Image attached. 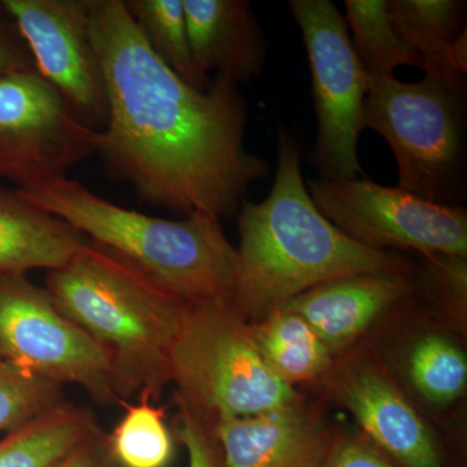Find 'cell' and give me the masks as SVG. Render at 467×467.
<instances>
[{
    "instance_id": "cell-9",
    "label": "cell",
    "mask_w": 467,
    "mask_h": 467,
    "mask_svg": "<svg viewBox=\"0 0 467 467\" xmlns=\"http://www.w3.org/2000/svg\"><path fill=\"white\" fill-rule=\"evenodd\" d=\"M316 207L340 232L367 247L420 256H467V211L438 204L367 177L309 180Z\"/></svg>"
},
{
    "instance_id": "cell-22",
    "label": "cell",
    "mask_w": 467,
    "mask_h": 467,
    "mask_svg": "<svg viewBox=\"0 0 467 467\" xmlns=\"http://www.w3.org/2000/svg\"><path fill=\"white\" fill-rule=\"evenodd\" d=\"M409 379L425 400L447 407L462 398L467 384V358L447 335L418 337L408 353Z\"/></svg>"
},
{
    "instance_id": "cell-21",
    "label": "cell",
    "mask_w": 467,
    "mask_h": 467,
    "mask_svg": "<svg viewBox=\"0 0 467 467\" xmlns=\"http://www.w3.org/2000/svg\"><path fill=\"white\" fill-rule=\"evenodd\" d=\"M125 5L160 60L192 88L205 90L211 81L193 66L183 0H129Z\"/></svg>"
},
{
    "instance_id": "cell-6",
    "label": "cell",
    "mask_w": 467,
    "mask_h": 467,
    "mask_svg": "<svg viewBox=\"0 0 467 467\" xmlns=\"http://www.w3.org/2000/svg\"><path fill=\"white\" fill-rule=\"evenodd\" d=\"M466 77L425 72L420 82L368 78L365 128L391 147L396 187L438 204L466 198Z\"/></svg>"
},
{
    "instance_id": "cell-5",
    "label": "cell",
    "mask_w": 467,
    "mask_h": 467,
    "mask_svg": "<svg viewBox=\"0 0 467 467\" xmlns=\"http://www.w3.org/2000/svg\"><path fill=\"white\" fill-rule=\"evenodd\" d=\"M178 411L208 431L218 422L265 413L300 393L275 377L232 299L187 306L171 358Z\"/></svg>"
},
{
    "instance_id": "cell-13",
    "label": "cell",
    "mask_w": 467,
    "mask_h": 467,
    "mask_svg": "<svg viewBox=\"0 0 467 467\" xmlns=\"http://www.w3.org/2000/svg\"><path fill=\"white\" fill-rule=\"evenodd\" d=\"M205 434L217 467H321L334 436L303 395L265 413L218 422Z\"/></svg>"
},
{
    "instance_id": "cell-10",
    "label": "cell",
    "mask_w": 467,
    "mask_h": 467,
    "mask_svg": "<svg viewBox=\"0 0 467 467\" xmlns=\"http://www.w3.org/2000/svg\"><path fill=\"white\" fill-rule=\"evenodd\" d=\"M98 149L99 131L86 126L36 69L0 75V177L20 189L66 177Z\"/></svg>"
},
{
    "instance_id": "cell-16",
    "label": "cell",
    "mask_w": 467,
    "mask_h": 467,
    "mask_svg": "<svg viewBox=\"0 0 467 467\" xmlns=\"http://www.w3.org/2000/svg\"><path fill=\"white\" fill-rule=\"evenodd\" d=\"M88 242L84 234L34 204L20 190L0 187V273L58 269Z\"/></svg>"
},
{
    "instance_id": "cell-18",
    "label": "cell",
    "mask_w": 467,
    "mask_h": 467,
    "mask_svg": "<svg viewBox=\"0 0 467 467\" xmlns=\"http://www.w3.org/2000/svg\"><path fill=\"white\" fill-rule=\"evenodd\" d=\"M90 409L64 402L0 441V467H55L99 429Z\"/></svg>"
},
{
    "instance_id": "cell-28",
    "label": "cell",
    "mask_w": 467,
    "mask_h": 467,
    "mask_svg": "<svg viewBox=\"0 0 467 467\" xmlns=\"http://www.w3.org/2000/svg\"><path fill=\"white\" fill-rule=\"evenodd\" d=\"M33 69L36 67L32 55L16 27L0 17V75Z\"/></svg>"
},
{
    "instance_id": "cell-26",
    "label": "cell",
    "mask_w": 467,
    "mask_h": 467,
    "mask_svg": "<svg viewBox=\"0 0 467 467\" xmlns=\"http://www.w3.org/2000/svg\"><path fill=\"white\" fill-rule=\"evenodd\" d=\"M55 467H119V465L113 456L109 434L99 427Z\"/></svg>"
},
{
    "instance_id": "cell-17",
    "label": "cell",
    "mask_w": 467,
    "mask_h": 467,
    "mask_svg": "<svg viewBox=\"0 0 467 467\" xmlns=\"http://www.w3.org/2000/svg\"><path fill=\"white\" fill-rule=\"evenodd\" d=\"M251 333L266 367L288 386L317 383L333 367V353L308 322L284 306L251 322Z\"/></svg>"
},
{
    "instance_id": "cell-11",
    "label": "cell",
    "mask_w": 467,
    "mask_h": 467,
    "mask_svg": "<svg viewBox=\"0 0 467 467\" xmlns=\"http://www.w3.org/2000/svg\"><path fill=\"white\" fill-rule=\"evenodd\" d=\"M326 400L347 409L362 434L400 467H442L431 429L379 353L367 346L337 356L317 383Z\"/></svg>"
},
{
    "instance_id": "cell-12",
    "label": "cell",
    "mask_w": 467,
    "mask_h": 467,
    "mask_svg": "<svg viewBox=\"0 0 467 467\" xmlns=\"http://www.w3.org/2000/svg\"><path fill=\"white\" fill-rule=\"evenodd\" d=\"M34 67L95 131L109 116L106 81L92 42L86 0H2Z\"/></svg>"
},
{
    "instance_id": "cell-3",
    "label": "cell",
    "mask_w": 467,
    "mask_h": 467,
    "mask_svg": "<svg viewBox=\"0 0 467 467\" xmlns=\"http://www.w3.org/2000/svg\"><path fill=\"white\" fill-rule=\"evenodd\" d=\"M45 288L109 356L119 404L160 400L171 383V349L187 306L90 241L47 272Z\"/></svg>"
},
{
    "instance_id": "cell-20",
    "label": "cell",
    "mask_w": 467,
    "mask_h": 467,
    "mask_svg": "<svg viewBox=\"0 0 467 467\" xmlns=\"http://www.w3.org/2000/svg\"><path fill=\"white\" fill-rule=\"evenodd\" d=\"M344 7V21L368 78L393 77L402 66L420 67L393 27L389 0H346Z\"/></svg>"
},
{
    "instance_id": "cell-1",
    "label": "cell",
    "mask_w": 467,
    "mask_h": 467,
    "mask_svg": "<svg viewBox=\"0 0 467 467\" xmlns=\"http://www.w3.org/2000/svg\"><path fill=\"white\" fill-rule=\"evenodd\" d=\"M106 81L99 133L106 171L150 207L223 217L238 213L252 183L269 173L245 147L241 86L214 76L192 88L144 41L124 0H86Z\"/></svg>"
},
{
    "instance_id": "cell-4",
    "label": "cell",
    "mask_w": 467,
    "mask_h": 467,
    "mask_svg": "<svg viewBox=\"0 0 467 467\" xmlns=\"http://www.w3.org/2000/svg\"><path fill=\"white\" fill-rule=\"evenodd\" d=\"M18 190L184 306L233 300L238 254L218 218L204 213L178 221L149 216L119 207L67 175Z\"/></svg>"
},
{
    "instance_id": "cell-27",
    "label": "cell",
    "mask_w": 467,
    "mask_h": 467,
    "mask_svg": "<svg viewBox=\"0 0 467 467\" xmlns=\"http://www.w3.org/2000/svg\"><path fill=\"white\" fill-rule=\"evenodd\" d=\"M178 439L186 445L190 467H217L213 445L201 425L187 416L178 414Z\"/></svg>"
},
{
    "instance_id": "cell-7",
    "label": "cell",
    "mask_w": 467,
    "mask_h": 467,
    "mask_svg": "<svg viewBox=\"0 0 467 467\" xmlns=\"http://www.w3.org/2000/svg\"><path fill=\"white\" fill-rule=\"evenodd\" d=\"M287 5L300 27L312 76L317 137L310 164L321 180L365 177L358 142L368 78L343 14L331 0H291Z\"/></svg>"
},
{
    "instance_id": "cell-24",
    "label": "cell",
    "mask_w": 467,
    "mask_h": 467,
    "mask_svg": "<svg viewBox=\"0 0 467 467\" xmlns=\"http://www.w3.org/2000/svg\"><path fill=\"white\" fill-rule=\"evenodd\" d=\"M64 402L63 386L0 361V431H14Z\"/></svg>"
},
{
    "instance_id": "cell-8",
    "label": "cell",
    "mask_w": 467,
    "mask_h": 467,
    "mask_svg": "<svg viewBox=\"0 0 467 467\" xmlns=\"http://www.w3.org/2000/svg\"><path fill=\"white\" fill-rule=\"evenodd\" d=\"M0 361L77 384L98 404L119 402L109 356L26 275L0 273Z\"/></svg>"
},
{
    "instance_id": "cell-2",
    "label": "cell",
    "mask_w": 467,
    "mask_h": 467,
    "mask_svg": "<svg viewBox=\"0 0 467 467\" xmlns=\"http://www.w3.org/2000/svg\"><path fill=\"white\" fill-rule=\"evenodd\" d=\"M233 303L250 322L316 285L365 273H413L398 252L374 250L340 232L316 207L301 173L296 135L276 131L275 183L263 202L238 211Z\"/></svg>"
},
{
    "instance_id": "cell-19",
    "label": "cell",
    "mask_w": 467,
    "mask_h": 467,
    "mask_svg": "<svg viewBox=\"0 0 467 467\" xmlns=\"http://www.w3.org/2000/svg\"><path fill=\"white\" fill-rule=\"evenodd\" d=\"M389 12L396 33L420 60V69L457 73L450 66L448 51L466 30L465 2L389 0Z\"/></svg>"
},
{
    "instance_id": "cell-23",
    "label": "cell",
    "mask_w": 467,
    "mask_h": 467,
    "mask_svg": "<svg viewBox=\"0 0 467 467\" xmlns=\"http://www.w3.org/2000/svg\"><path fill=\"white\" fill-rule=\"evenodd\" d=\"M122 405L124 417L109 435L119 467H167L173 459L174 441L164 409L149 400Z\"/></svg>"
},
{
    "instance_id": "cell-15",
    "label": "cell",
    "mask_w": 467,
    "mask_h": 467,
    "mask_svg": "<svg viewBox=\"0 0 467 467\" xmlns=\"http://www.w3.org/2000/svg\"><path fill=\"white\" fill-rule=\"evenodd\" d=\"M193 66L248 84L266 67L269 42L247 0H183Z\"/></svg>"
},
{
    "instance_id": "cell-14",
    "label": "cell",
    "mask_w": 467,
    "mask_h": 467,
    "mask_svg": "<svg viewBox=\"0 0 467 467\" xmlns=\"http://www.w3.org/2000/svg\"><path fill=\"white\" fill-rule=\"evenodd\" d=\"M413 291V273H365L316 285L282 306L306 319L337 358Z\"/></svg>"
},
{
    "instance_id": "cell-25",
    "label": "cell",
    "mask_w": 467,
    "mask_h": 467,
    "mask_svg": "<svg viewBox=\"0 0 467 467\" xmlns=\"http://www.w3.org/2000/svg\"><path fill=\"white\" fill-rule=\"evenodd\" d=\"M321 467H400L364 434H334Z\"/></svg>"
}]
</instances>
